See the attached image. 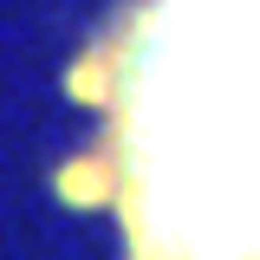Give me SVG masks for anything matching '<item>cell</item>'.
<instances>
[{
	"label": "cell",
	"mask_w": 260,
	"mask_h": 260,
	"mask_svg": "<svg viewBox=\"0 0 260 260\" xmlns=\"http://www.w3.org/2000/svg\"><path fill=\"white\" fill-rule=\"evenodd\" d=\"M111 150L137 260H260V0H162L124 26Z\"/></svg>",
	"instance_id": "obj_1"
}]
</instances>
